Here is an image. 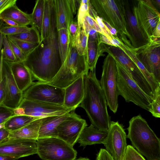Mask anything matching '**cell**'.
<instances>
[{
  "label": "cell",
  "mask_w": 160,
  "mask_h": 160,
  "mask_svg": "<svg viewBox=\"0 0 160 160\" xmlns=\"http://www.w3.org/2000/svg\"><path fill=\"white\" fill-rule=\"evenodd\" d=\"M84 76H81L64 88V107L76 109L80 105L84 93Z\"/></svg>",
  "instance_id": "20"
},
{
  "label": "cell",
  "mask_w": 160,
  "mask_h": 160,
  "mask_svg": "<svg viewBox=\"0 0 160 160\" xmlns=\"http://www.w3.org/2000/svg\"><path fill=\"white\" fill-rule=\"evenodd\" d=\"M100 80L101 87L105 96L107 105L115 113L118 106V95L117 90L116 62L114 58L108 54L104 59Z\"/></svg>",
  "instance_id": "9"
},
{
  "label": "cell",
  "mask_w": 160,
  "mask_h": 160,
  "mask_svg": "<svg viewBox=\"0 0 160 160\" xmlns=\"http://www.w3.org/2000/svg\"><path fill=\"white\" fill-rule=\"evenodd\" d=\"M11 71L19 90L23 92L33 83L31 74L24 62H8Z\"/></svg>",
  "instance_id": "21"
},
{
  "label": "cell",
  "mask_w": 160,
  "mask_h": 160,
  "mask_svg": "<svg viewBox=\"0 0 160 160\" xmlns=\"http://www.w3.org/2000/svg\"><path fill=\"white\" fill-rule=\"evenodd\" d=\"M55 20L52 23L49 37L43 42L41 50L37 48L28 55L24 62L33 80L48 83L56 76L61 66L58 59V40L55 31Z\"/></svg>",
  "instance_id": "1"
},
{
  "label": "cell",
  "mask_w": 160,
  "mask_h": 160,
  "mask_svg": "<svg viewBox=\"0 0 160 160\" xmlns=\"http://www.w3.org/2000/svg\"><path fill=\"white\" fill-rule=\"evenodd\" d=\"M68 29L70 43L74 40L78 33V26L77 22L73 20L72 21L70 24Z\"/></svg>",
  "instance_id": "44"
},
{
  "label": "cell",
  "mask_w": 160,
  "mask_h": 160,
  "mask_svg": "<svg viewBox=\"0 0 160 160\" xmlns=\"http://www.w3.org/2000/svg\"><path fill=\"white\" fill-rule=\"evenodd\" d=\"M37 154L42 160H75L77 151L58 137L38 138Z\"/></svg>",
  "instance_id": "7"
},
{
  "label": "cell",
  "mask_w": 160,
  "mask_h": 160,
  "mask_svg": "<svg viewBox=\"0 0 160 160\" xmlns=\"http://www.w3.org/2000/svg\"><path fill=\"white\" fill-rule=\"evenodd\" d=\"M39 118H40L26 115H14L5 122L4 128L9 132L16 130Z\"/></svg>",
  "instance_id": "29"
},
{
  "label": "cell",
  "mask_w": 160,
  "mask_h": 160,
  "mask_svg": "<svg viewBox=\"0 0 160 160\" xmlns=\"http://www.w3.org/2000/svg\"><path fill=\"white\" fill-rule=\"evenodd\" d=\"M17 0H0V15L7 9L16 4Z\"/></svg>",
  "instance_id": "47"
},
{
  "label": "cell",
  "mask_w": 160,
  "mask_h": 160,
  "mask_svg": "<svg viewBox=\"0 0 160 160\" xmlns=\"http://www.w3.org/2000/svg\"><path fill=\"white\" fill-rule=\"evenodd\" d=\"M1 20H2L4 22H5L6 24L9 26H20L14 21L10 19L3 18Z\"/></svg>",
  "instance_id": "50"
},
{
  "label": "cell",
  "mask_w": 160,
  "mask_h": 160,
  "mask_svg": "<svg viewBox=\"0 0 160 160\" xmlns=\"http://www.w3.org/2000/svg\"><path fill=\"white\" fill-rule=\"evenodd\" d=\"M88 71L85 57L79 55L74 46L70 44L67 56L58 73L47 83L64 89L81 76L88 74Z\"/></svg>",
  "instance_id": "4"
},
{
  "label": "cell",
  "mask_w": 160,
  "mask_h": 160,
  "mask_svg": "<svg viewBox=\"0 0 160 160\" xmlns=\"http://www.w3.org/2000/svg\"><path fill=\"white\" fill-rule=\"evenodd\" d=\"M84 19L85 20L89 25L92 28L94 29L98 33L104 35L102 31L95 20L91 17L89 14L86 15Z\"/></svg>",
  "instance_id": "45"
},
{
  "label": "cell",
  "mask_w": 160,
  "mask_h": 160,
  "mask_svg": "<svg viewBox=\"0 0 160 160\" xmlns=\"http://www.w3.org/2000/svg\"><path fill=\"white\" fill-rule=\"evenodd\" d=\"M134 49L139 61L160 83V38L151 39L147 44Z\"/></svg>",
  "instance_id": "12"
},
{
  "label": "cell",
  "mask_w": 160,
  "mask_h": 160,
  "mask_svg": "<svg viewBox=\"0 0 160 160\" xmlns=\"http://www.w3.org/2000/svg\"><path fill=\"white\" fill-rule=\"evenodd\" d=\"M88 35L87 34L82 26L78 27L77 34L72 42L70 44L74 46L78 53L80 56H84L87 60V45Z\"/></svg>",
  "instance_id": "32"
},
{
  "label": "cell",
  "mask_w": 160,
  "mask_h": 160,
  "mask_svg": "<svg viewBox=\"0 0 160 160\" xmlns=\"http://www.w3.org/2000/svg\"><path fill=\"white\" fill-rule=\"evenodd\" d=\"M103 54L107 52L112 56L116 61L125 69L131 78L142 91L150 97L153 98L151 88L136 64L118 47L101 43Z\"/></svg>",
  "instance_id": "8"
},
{
  "label": "cell",
  "mask_w": 160,
  "mask_h": 160,
  "mask_svg": "<svg viewBox=\"0 0 160 160\" xmlns=\"http://www.w3.org/2000/svg\"><path fill=\"white\" fill-rule=\"evenodd\" d=\"M98 40L99 43H102L109 45L113 46L109 39L102 34L98 33Z\"/></svg>",
  "instance_id": "49"
},
{
  "label": "cell",
  "mask_w": 160,
  "mask_h": 160,
  "mask_svg": "<svg viewBox=\"0 0 160 160\" xmlns=\"http://www.w3.org/2000/svg\"><path fill=\"white\" fill-rule=\"evenodd\" d=\"M3 18L11 19L20 26H27L32 24L31 14L21 10L16 4L7 9L0 15V19Z\"/></svg>",
  "instance_id": "26"
},
{
  "label": "cell",
  "mask_w": 160,
  "mask_h": 160,
  "mask_svg": "<svg viewBox=\"0 0 160 160\" xmlns=\"http://www.w3.org/2000/svg\"><path fill=\"white\" fill-rule=\"evenodd\" d=\"M74 111L71 112L57 128V137L73 147L77 142L82 130L88 126L86 121L77 114Z\"/></svg>",
  "instance_id": "15"
},
{
  "label": "cell",
  "mask_w": 160,
  "mask_h": 160,
  "mask_svg": "<svg viewBox=\"0 0 160 160\" xmlns=\"http://www.w3.org/2000/svg\"><path fill=\"white\" fill-rule=\"evenodd\" d=\"M81 0H54L53 7L55 18L56 27L57 30L61 29H68L73 21L78 5Z\"/></svg>",
  "instance_id": "18"
},
{
  "label": "cell",
  "mask_w": 160,
  "mask_h": 160,
  "mask_svg": "<svg viewBox=\"0 0 160 160\" xmlns=\"http://www.w3.org/2000/svg\"><path fill=\"white\" fill-rule=\"evenodd\" d=\"M127 138L123 125L111 121L103 144L114 160H122L127 146Z\"/></svg>",
  "instance_id": "13"
},
{
  "label": "cell",
  "mask_w": 160,
  "mask_h": 160,
  "mask_svg": "<svg viewBox=\"0 0 160 160\" xmlns=\"http://www.w3.org/2000/svg\"><path fill=\"white\" fill-rule=\"evenodd\" d=\"M37 140L8 139L0 143V154L13 156L18 158L37 154Z\"/></svg>",
  "instance_id": "17"
},
{
  "label": "cell",
  "mask_w": 160,
  "mask_h": 160,
  "mask_svg": "<svg viewBox=\"0 0 160 160\" xmlns=\"http://www.w3.org/2000/svg\"><path fill=\"white\" fill-rule=\"evenodd\" d=\"M43 118H39L18 130L10 131L8 139H26L37 140Z\"/></svg>",
  "instance_id": "24"
},
{
  "label": "cell",
  "mask_w": 160,
  "mask_h": 160,
  "mask_svg": "<svg viewBox=\"0 0 160 160\" xmlns=\"http://www.w3.org/2000/svg\"><path fill=\"white\" fill-rule=\"evenodd\" d=\"M160 38V22L157 25L153 36L151 39Z\"/></svg>",
  "instance_id": "51"
},
{
  "label": "cell",
  "mask_w": 160,
  "mask_h": 160,
  "mask_svg": "<svg viewBox=\"0 0 160 160\" xmlns=\"http://www.w3.org/2000/svg\"><path fill=\"white\" fill-rule=\"evenodd\" d=\"M151 2L155 4L159 8H160V1L159 0H153L151 1Z\"/></svg>",
  "instance_id": "55"
},
{
  "label": "cell",
  "mask_w": 160,
  "mask_h": 160,
  "mask_svg": "<svg viewBox=\"0 0 160 160\" xmlns=\"http://www.w3.org/2000/svg\"><path fill=\"white\" fill-rule=\"evenodd\" d=\"M132 9L141 26L150 39L158 24L160 22V14L151 0H138Z\"/></svg>",
  "instance_id": "14"
},
{
  "label": "cell",
  "mask_w": 160,
  "mask_h": 160,
  "mask_svg": "<svg viewBox=\"0 0 160 160\" xmlns=\"http://www.w3.org/2000/svg\"><path fill=\"white\" fill-rule=\"evenodd\" d=\"M124 1L125 19L130 43L132 48L137 49L148 44L150 39L138 21L133 12L132 7L131 8L127 0Z\"/></svg>",
  "instance_id": "16"
},
{
  "label": "cell",
  "mask_w": 160,
  "mask_h": 160,
  "mask_svg": "<svg viewBox=\"0 0 160 160\" xmlns=\"http://www.w3.org/2000/svg\"><path fill=\"white\" fill-rule=\"evenodd\" d=\"M53 0H45L44 9L42 26L40 32L41 41L42 42L49 35L54 18Z\"/></svg>",
  "instance_id": "27"
},
{
  "label": "cell",
  "mask_w": 160,
  "mask_h": 160,
  "mask_svg": "<svg viewBox=\"0 0 160 160\" xmlns=\"http://www.w3.org/2000/svg\"><path fill=\"white\" fill-rule=\"evenodd\" d=\"M30 28L27 26H6L2 27L0 29V32L4 35L7 36L16 35L28 31Z\"/></svg>",
  "instance_id": "34"
},
{
  "label": "cell",
  "mask_w": 160,
  "mask_h": 160,
  "mask_svg": "<svg viewBox=\"0 0 160 160\" xmlns=\"http://www.w3.org/2000/svg\"><path fill=\"white\" fill-rule=\"evenodd\" d=\"M64 89L37 82L23 92V99L63 105Z\"/></svg>",
  "instance_id": "11"
},
{
  "label": "cell",
  "mask_w": 160,
  "mask_h": 160,
  "mask_svg": "<svg viewBox=\"0 0 160 160\" xmlns=\"http://www.w3.org/2000/svg\"><path fill=\"white\" fill-rule=\"evenodd\" d=\"M116 62V84L118 95H121L126 102H132L142 108L148 111L153 99L144 92L131 78L123 67L117 61Z\"/></svg>",
  "instance_id": "6"
},
{
  "label": "cell",
  "mask_w": 160,
  "mask_h": 160,
  "mask_svg": "<svg viewBox=\"0 0 160 160\" xmlns=\"http://www.w3.org/2000/svg\"><path fill=\"white\" fill-rule=\"evenodd\" d=\"M45 0H37L31 14L32 26L36 27L40 33L41 30L44 9Z\"/></svg>",
  "instance_id": "33"
},
{
  "label": "cell",
  "mask_w": 160,
  "mask_h": 160,
  "mask_svg": "<svg viewBox=\"0 0 160 160\" xmlns=\"http://www.w3.org/2000/svg\"><path fill=\"white\" fill-rule=\"evenodd\" d=\"M70 113L43 118L39 131L38 138L57 137L58 126L66 118Z\"/></svg>",
  "instance_id": "25"
},
{
  "label": "cell",
  "mask_w": 160,
  "mask_h": 160,
  "mask_svg": "<svg viewBox=\"0 0 160 160\" xmlns=\"http://www.w3.org/2000/svg\"><path fill=\"white\" fill-rule=\"evenodd\" d=\"M96 160H114L111 155L105 149L101 148L97 155Z\"/></svg>",
  "instance_id": "46"
},
{
  "label": "cell",
  "mask_w": 160,
  "mask_h": 160,
  "mask_svg": "<svg viewBox=\"0 0 160 160\" xmlns=\"http://www.w3.org/2000/svg\"><path fill=\"white\" fill-rule=\"evenodd\" d=\"M8 39L13 53L17 60V61L24 62L27 56L12 40Z\"/></svg>",
  "instance_id": "41"
},
{
  "label": "cell",
  "mask_w": 160,
  "mask_h": 160,
  "mask_svg": "<svg viewBox=\"0 0 160 160\" xmlns=\"http://www.w3.org/2000/svg\"><path fill=\"white\" fill-rule=\"evenodd\" d=\"M12 41L20 48L27 57L38 48L42 43L37 44L19 40Z\"/></svg>",
  "instance_id": "37"
},
{
  "label": "cell",
  "mask_w": 160,
  "mask_h": 160,
  "mask_svg": "<svg viewBox=\"0 0 160 160\" xmlns=\"http://www.w3.org/2000/svg\"><path fill=\"white\" fill-rule=\"evenodd\" d=\"M132 146L147 160H160V139L140 114L132 117L127 128Z\"/></svg>",
  "instance_id": "3"
},
{
  "label": "cell",
  "mask_w": 160,
  "mask_h": 160,
  "mask_svg": "<svg viewBox=\"0 0 160 160\" xmlns=\"http://www.w3.org/2000/svg\"><path fill=\"white\" fill-rule=\"evenodd\" d=\"M148 111L153 117L156 118L160 117V90L154 94L153 101Z\"/></svg>",
  "instance_id": "38"
},
{
  "label": "cell",
  "mask_w": 160,
  "mask_h": 160,
  "mask_svg": "<svg viewBox=\"0 0 160 160\" xmlns=\"http://www.w3.org/2000/svg\"><path fill=\"white\" fill-rule=\"evenodd\" d=\"M3 35L0 32V52L2 50V46Z\"/></svg>",
  "instance_id": "54"
},
{
  "label": "cell",
  "mask_w": 160,
  "mask_h": 160,
  "mask_svg": "<svg viewBox=\"0 0 160 160\" xmlns=\"http://www.w3.org/2000/svg\"><path fill=\"white\" fill-rule=\"evenodd\" d=\"M90 3L89 0H81L78 14L77 23L78 27L81 28L83 22L86 15L89 14V5Z\"/></svg>",
  "instance_id": "35"
},
{
  "label": "cell",
  "mask_w": 160,
  "mask_h": 160,
  "mask_svg": "<svg viewBox=\"0 0 160 160\" xmlns=\"http://www.w3.org/2000/svg\"><path fill=\"white\" fill-rule=\"evenodd\" d=\"M58 31V49L62 64L67 56L70 44V40L68 29L62 28Z\"/></svg>",
  "instance_id": "30"
},
{
  "label": "cell",
  "mask_w": 160,
  "mask_h": 160,
  "mask_svg": "<svg viewBox=\"0 0 160 160\" xmlns=\"http://www.w3.org/2000/svg\"><path fill=\"white\" fill-rule=\"evenodd\" d=\"M75 109L62 105L23 99L19 106L13 109V111L15 115H26L43 118L64 115Z\"/></svg>",
  "instance_id": "10"
},
{
  "label": "cell",
  "mask_w": 160,
  "mask_h": 160,
  "mask_svg": "<svg viewBox=\"0 0 160 160\" xmlns=\"http://www.w3.org/2000/svg\"><path fill=\"white\" fill-rule=\"evenodd\" d=\"M117 46L122 49L136 64L150 85L154 95L157 91L160 90V83L158 82L152 75L148 72L139 61L133 48L124 44L120 39L117 43Z\"/></svg>",
  "instance_id": "23"
},
{
  "label": "cell",
  "mask_w": 160,
  "mask_h": 160,
  "mask_svg": "<svg viewBox=\"0 0 160 160\" xmlns=\"http://www.w3.org/2000/svg\"><path fill=\"white\" fill-rule=\"evenodd\" d=\"M101 50V43H99L98 39H88L87 45V66L88 70H95L99 58L104 56Z\"/></svg>",
  "instance_id": "28"
},
{
  "label": "cell",
  "mask_w": 160,
  "mask_h": 160,
  "mask_svg": "<svg viewBox=\"0 0 160 160\" xmlns=\"http://www.w3.org/2000/svg\"><path fill=\"white\" fill-rule=\"evenodd\" d=\"M18 159L15 157L0 154V160H17Z\"/></svg>",
  "instance_id": "52"
},
{
  "label": "cell",
  "mask_w": 160,
  "mask_h": 160,
  "mask_svg": "<svg viewBox=\"0 0 160 160\" xmlns=\"http://www.w3.org/2000/svg\"><path fill=\"white\" fill-rule=\"evenodd\" d=\"M2 68L6 80V95L2 104L10 108H17L23 99V92L19 89L12 75L8 61L3 56L2 61Z\"/></svg>",
  "instance_id": "19"
},
{
  "label": "cell",
  "mask_w": 160,
  "mask_h": 160,
  "mask_svg": "<svg viewBox=\"0 0 160 160\" xmlns=\"http://www.w3.org/2000/svg\"><path fill=\"white\" fill-rule=\"evenodd\" d=\"M2 46L4 58L6 60L10 62L17 61L7 36L3 35Z\"/></svg>",
  "instance_id": "36"
},
{
  "label": "cell",
  "mask_w": 160,
  "mask_h": 160,
  "mask_svg": "<svg viewBox=\"0 0 160 160\" xmlns=\"http://www.w3.org/2000/svg\"><path fill=\"white\" fill-rule=\"evenodd\" d=\"M9 132L4 127L0 129V143L8 138Z\"/></svg>",
  "instance_id": "48"
},
{
  "label": "cell",
  "mask_w": 160,
  "mask_h": 160,
  "mask_svg": "<svg viewBox=\"0 0 160 160\" xmlns=\"http://www.w3.org/2000/svg\"><path fill=\"white\" fill-rule=\"evenodd\" d=\"M107 134L108 132L99 130L91 124L82 130L77 142L80 144L79 147H83V148L88 145L103 144Z\"/></svg>",
  "instance_id": "22"
},
{
  "label": "cell",
  "mask_w": 160,
  "mask_h": 160,
  "mask_svg": "<svg viewBox=\"0 0 160 160\" xmlns=\"http://www.w3.org/2000/svg\"><path fill=\"white\" fill-rule=\"evenodd\" d=\"M84 93L79 106L85 111L89 120L96 128L108 132L111 122L107 103L97 78L95 70L84 76Z\"/></svg>",
  "instance_id": "2"
},
{
  "label": "cell",
  "mask_w": 160,
  "mask_h": 160,
  "mask_svg": "<svg viewBox=\"0 0 160 160\" xmlns=\"http://www.w3.org/2000/svg\"><path fill=\"white\" fill-rule=\"evenodd\" d=\"M14 115L13 109L0 104V125L4 124L10 118Z\"/></svg>",
  "instance_id": "40"
},
{
  "label": "cell",
  "mask_w": 160,
  "mask_h": 160,
  "mask_svg": "<svg viewBox=\"0 0 160 160\" xmlns=\"http://www.w3.org/2000/svg\"><path fill=\"white\" fill-rule=\"evenodd\" d=\"M6 95V77L2 68L1 74L0 77V104H2Z\"/></svg>",
  "instance_id": "42"
},
{
  "label": "cell",
  "mask_w": 160,
  "mask_h": 160,
  "mask_svg": "<svg viewBox=\"0 0 160 160\" xmlns=\"http://www.w3.org/2000/svg\"><path fill=\"white\" fill-rule=\"evenodd\" d=\"M3 56V50L2 48V49L0 52V77L1 74L2 61Z\"/></svg>",
  "instance_id": "53"
},
{
  "label": "cell",
  "mask_w": 160,
  "mask_h": 160,
  "mask_svg": "<svg viewBox=\"0 0 160 160\" xmlns=\"http://www.w3.org/2000/svg\"><path fill=\"white\" fill-rule=\"evenodd\" d=\"M122 160H146L132 146H127Z\"/></svg>",
  "instance_id": "39"
},
{
  "label": "cell",
  "mask_w": 160,
  "mask_h": 160,
  "mask_svg": "<svg viewBox=\"0 0 160 160\" xmlns=\"http://www.w3.org/2000/svg\"><path fill=\"white\" fill-rule=\"evenodd\" d=\"M7 37L12 40L21 41L34 44H38L42 42L39 32L33 26H32L26 32Z\"/></svg>",
  "instance_id": "31"
},
{
  "label": "cell",
  "mask_w": 160,
  "mask_h": 160,
  "mask_svg": "<svg viewBox=\"0 0 160 160\" xmlns=\"http://www.w3.org/2000/svg\"><path fill=\"white\" fill-rule=\"evenodd\" d=\"M91 3L102 20L115 28L122 40H127V29L124 1L122 0H91Z\"/></svg>",
  "instance_id": "5"
},
{
  "label": "cell",
  "mask_w": 160,
  "mask_h": 160,
  "mask_svg": "<svg viewBox=\"0 0 160 160\" xmlns=\"http://www.w3.org/2000/svg\"><path fill=\"white\" fill-rule=\"evenodd\" d=\"M94 19L102 31L104 35L109 39L112 43V39L115 37L112 36L110 33L107 27L103 23L102 20L98 16V14L94 16Z\"/></svg>",
  "instance_id": "43"
},
{
  "label": "cell",
  "mask_w": 160,
  "mask_h": 160,
  "mask_svg": "<svg viewBox=\"0 0 160 160\" xmlns=\"http://www.w3.org/2000/svg\"><path fill=\"white\" fill-rule=\"evenodd\" d=\"M75 160H90V159L87 158L80 157Z\"/></svg>",
  "instance_id": "56"
}]
</instances>
